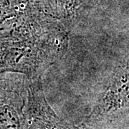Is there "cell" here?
<instances>
[{
    "label": "cell",
    "instance_id": "1",
    "mask_svg": "<svg viewBox=\"0 0 129 129\" xmlns=\"http://www.w3.org/2000/svg\"><path fill=\"white\" fill-rule=\"evenodd\" d=\"M47 8L69 32L103 3V0H43Z\"/></svg>",
    "mask_w": 129,
    "mask_h": 129
}]
</instances>
